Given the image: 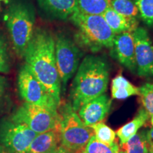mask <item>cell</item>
I'll use <instances>...</instances> for the list:
<instances>
[{"label": "cell", "instance_id": "obj_1", "mask_svg": "<svg viewBox=\"0 0 153 153\" xmlns=\"http://www.w3.org/2000/svg\"><path fill=\"white\" fill-rule=\"evenodd\" d=\"M24 58L25 65L60 105L62 87L55 62L53 34L45 28H36Z\"/></svg>", "mask_w": 153, "mask_h": 153}, {"label": "cell", "instance_id": "obj_2", "mask_svg": "<svg viewBox=\"0 0 153 153\" xmlns=\"http://www.w3.org/2000/svg\"><path fill=\"white\" fill-rule=\"evenodd\" d=\"M110 68L103 57L89 55L78 67L70 89V104L77 111L82 105L106 92Z\"/></svg>", "mask_w": 153, "mask_h": 153}, {"label": "cell", "instance_id": "obj_3", "mask_svg": "<svg viewBox=\"0 0 153 153\" xmlns=\"http://www.w3.org/2000/svg\"><path fill=\"white\" fill-rule=\"evenodd\" d=\"M4 19L15 53L24 57L36 29L34 7L26 0H14L7 7Z\"/></svg>", "mask_w": 153, "mask_h": 153}, {"label": "cell", "instance_id": "obj_4", "mask_svg": "<svg viewBox=\"0 0 153 153\" xmlns=\"http://www.w3.org/2000/svg\"><path fill=\"white\" fill-rule=\"evenodd\" d=\"M69 20L77 28L76 36L79 47L92 53L103 48L111 49L116 36L102 15L87 14L76 10Z\"/></svg>", "mask_w": 153, "mask_h": 153}, {"label": "cell", "instance_id": "obj_5", "mask_svg": "<svg viewBox=\"0 0 153 153\" xmlns=\"http://www.w3.org/2000/svg\"><path fill=\"white\" fill-rule=\"evenodd\" d=\"M58 112L60 144L72 152L80 153L94 135L92 128L85 125L70 102L61 106Z\"/></svg>", "mask_w": 153, "mask_h": 153}, {"label": "cell", "instance_id": "obj_6", "mask_svg": "<svg viewBox=\"0 0 153 153\" xmlns=\"http://www.w3.org/2000/svg\"><path fill=\"white\" fill-rule=\"evenodd\" d=\"M55 39V57L63 93L68 82L77 70L82 53L72 38L64 33H57Z\"/></svg>", "mask_w": 153, "mask_h": 153}, {"label": "cell", "instance_id": "obj_7", "mask_svg": "<svg viewBox=\"0 0 153 153\" xmlns=\"http://www.w3.org/2000/svg\"><path fill=\"white\" fill-rule=\"evenodd\" d=\"M11 117L24 123L37 134L59 128L60 114L58 110L23 103Z\"/></svg>", "mask_w": 153, "mask_h": 153}, {"label": "cell", "instance_id": "obj_8", "mask_svg": "<svg viewBox=\"0 0 153 153\" xmlns=\"http://www.w3.org/2000/svg\"><path fill=\"white\" fill-rule=\"evenodd\" d=\"M17 82L19 94L24 103L58 110L60 105L25 64L19 70Z\"/></svg>", "mask_w": 153, "mask_h": 153}, {"label": "cell", "instance_id": "obj_9", "mask_svg": "<svg viewBox=\"0 0 153 153\" xmlns=\"http://www.w3.org/2000/svg\"><path fill=\"white\" fill-rule=\"evenodd\" d=\"M38 134L11 116L0 121V145L11 153H26Z\"/></svg>", "mask_w": 153, "mask_h": 153}, {"label": "cell", "instance_id": "obj_10", "mask_svg": "<svg viewBox=\"0 0 153 153\" xmlns=\"http://www.w3.org/2000/svg\"><path fill=\"white\" fill-rule=\"evenodd\" d=\"M133 35L136 73L142 77H153V44L148 30L137 27Z\"/></svg>", "mask_w": 153, "mask_h": 153}, {"label": "cell", "instance_id": "obj_11", "mask_svg": "<svg viewBox=\"0 0 153 153\" xmlns=\"http://www.w3.org/2000/svg\"><path fill=\"white\" fill-rule=\"evenodd\" d=\"M111 56L121 65L133 73H136L135 44L133 32L116 34L111 48Z\"/></svg>", "mask_w": 153, "mask_h": 153}, {"label": "cell", "instance_id": "obj_12", "mask_svg": "<svg viewBox=\"0 0 153 153\" xmlns=\"http://www.w3.org/2000/svg\"><path fill=\"white\" fill-rule=\"evenodd\" d=\"M111 106V99L104 94L82 105L77 114L85 125L89 127L104 120L109 113Z\"/></svg>", "mask_w": 153, "mask_h": 153}, {"label": "cell", "instance_id": "obj_13", "mask_svg": "<svg viewBox=\"0 0 153 153\" xmlns=\"http://www.w3.org/2000/svg\"><path fill=\"white\" fill-rule=\"evenodd\" d=\"M38 5L53 18L67 20L77 10V0H37Z\"/></svg>", "mask_w": 153, "mask_h": 153}, {"label": "cell", "instance_id": "obj_14", "mask_svg": "<svg viewBox=\"0 0 153 153\" xmlns=\"http://www.w3.org/2000/svg\"><path fill=\"white\" fill-rule=\"evenodd\" d=\"M60 145L59 128L38 134L26 153H47Z\"/></svg>", "mask_w": 153, "mask_h": 153}, {"label": "cell", "instance_id": "obj_15", "mask_svg": "<svg viewBox=\"0 0 153 153\" xmlns=\"http://www.w3.org/2000/svg\"><path fill=\"white\" fill-rule=\"evenodd\" d=\"M102 16L116 35L123 32H133L138 27V21L122 16L115 11L111 7L105 11Z\"/></svg>", "mask_w": 153, "mask_h": 153}, {"label": "cell", "instance_id": "obj_16", "mask_svg": "<svg viewBox=\"0 0 153 153\" xmlns=\"http://www.w3.org/2000/svg\"><path fill=\"white\" fill-rule=\"evenodd\" d=\"M149 117L150 115L146 110L145 108H140L131 121L120 127L116 132V135L120 140V145L125 144L130 138L135 135L140 128L147 123Z\"/></svg>", "mask_w": 153, "mask_h": 153}, {"label": "cell", "instance_id": "obj_17", "mask_svg": "<svg viewBox=\"0 0 153 153\" xmlns=\"http://www.w3.org/2000/svg\"><path fill=\"white\" fill-rule=\"evenodd\" d=\"M111 95L113 99H126L132 96H139L140 89L120 74L112 80Z\"/></svg>", "mask_w": 153, "mask_h": 153}, {"label": "cell", "instance_id": "obj_18", "mask_svg": "<svg viewBox=\"0 0 153 153\" xmlns=\"http://www.w3.org/2000/svg\"><path fill=\"white\" fill-rule=\"evenodd\" d=\"M149 143L147 131L137 132L135 135L121 145L123 151L126 153H148Z\"/></svg>", "mask_w": 153, "mask_h": 153}, {"label": "cell", "instance_id": "obj_19", "mask_svg": "<svg viewBox=\"0 0 153 153\" xmlns=\"http://www.w3.org/2000/svg\"><path fill=\"white\" fill-rule=\"evenodd\" d=\"M110 7V0H77V10L87 14L102 15Z\"/></svg>", "mask_w": 153, "mask_h": 153}, {"label": "cell", "instance_id": "obj_20", "mask_svg": "<svg viewBox=\"0 0 153 153\" xmlns=\"http://www.w3.org/2000/svg\"><path fill=\"white\" fill-rule=\"evenodd\" d=\"M110 7L128 19L137 20L140 18L138 9L133 0H110Z\"/></svg>", "mask_w": 153, "mask_h": 153}, {"label": "cell", "instance_id": "obj_21", "mask_svg": "<svg viewBox=\"0 0 153 153\" xmlns=\"http://www.w3.org/2000/svg\"><path fill=\"white\" fill-rule=\"evenodd\" d=\"M119 152L120 147L117 142L115 141L110 145H106L99 142L93 135L80 153H119Z\"/></svg>", "mask_w": 153, "mask_h": 153}, {"label": "cell", "instance_id": "obj_22", "mask_svg": "<svg viewBox=\"0 0 153 153\" xmlns=\"http://www.w3.org/2000/svg\"><path fill=\"white\" fill-rule=\"evenodd\" d=\"M89 127L91 128L96 137L99 142L106 145H112L116 140V133L104 122H99Z\"/></svg>", "mask_w": 153, "mask_h": 153}, {"label": "cell", "instance_id": "obj_23", "mask_svg": "<svg viewBox=\"0 0 153 153\" xmlns=\"http://www.w3.org/2000/svg\"><path fill=\"white\" fill-rule=\"evenodd\" d=\"M140 89V101L150 116H153V83L146 82Z\"/></svg>", "mask_w": 153, "mask_h": 153}, {"label": "cell", "instance_id": "obj_24", "mask_svg": "<svg viewBox=\"0 0 153 153\" xmlns=\"http://www.w3.org/2000/svg\"><path fill=\"white\" fill-rule=\"evenodd\" d=\"M140 18L148 26H153V0H133Z\"/></svg>", "mask_w": 153, "mask_h": 153}, {"label": "cell", "instance_id": "obj_25", "mask_svg": "<svg viewBox=\"0 0 153 153\" xmlns=\"http://www.w3.org/2000/svg\"><path fill=\"white\" fill-rule=\"evenodd\" d=\"M8 45L4 38L0 34V73L7 74L11 70Z\"/></svg>", "mask_w": 153, "mask_h": 153}, {"label": "cell", "instance_id": "obj_26", "mask_svg": "<svg viewBox=\"0 0 153 153\" xmlns=\"http://www.w3.org/2000/svg\"><path fill=\"white\" fill-rule=\"evenodd\" d=\"M7 88V79L5 76L0 75V106L4 99Z\"/></svg>", "mask_w": 153, "mask_h": 153}, {"label": "cell", "instance_id": "obj_27", "mask_svg": "<svg viewBox=\"0 0 153 153\" xmlns=\"http://www.w3.org/2000/svg\"><path fill=\"white\" fill-rule=\"evenodd\" d=\"M47 153H73L71 151H70L68 149L63 147L62 145H60L58 147H57L56 148L54 149V150L50 151V152Z\"/></svg>", "mask_w": 153, "mask_h": 153}, {"label": "cell", "instance_id": "obj_28", "mask_svg": "<svg viewBox=\"0 0 153 153\" xmlns=\"http://www.w3.org/2000/svg\"><path fill=\"white\" fill-rule=\"evenodd\" d=\"M147 136H148V143H153V128L147 131Z\"/></svg>", "mask_w": 153, "mask_h": 153}, {"label": "cell", "instance_id": "obj_29", "mask_svg": "<svg viewBox=\"0 0 153 153\" xmlns=\"http://www.w3.org/2000/svg\"><path fill=\"white\" fill-rule=\"evenodd\" d=\"M0 153H11L8 150H7L4 147L0 145Z\"/></svg>", "mask_w": 153, "mask_h": 153}, {"label": "cell", "instance_id": "obj_30", "mask_svg": "<svg viewBox=\"0 0 153 153\" xmlns=\"http://www.w3.org/2000/svg\"><path fill=\"white\" fill-rule=\"evenodd\" d=\"M148 153H153V143H149Z\"/></svg>", "mask_w": 153, "mask_h": 153}, {"label": "cell", "instance_id": "obj_31", "mask_svg": "<svg viewBox=\"0 0 153 153\" xmlns=\"http://www.w3.org/2000/svg\"><path fill=\"white\" fill-rule=\"evenodd\" d=\"M0 1H3V2H4V3H6V4H7V3H9V0H0Z\"/></svg>", "mask_w": 153, "mask_h": 153}, {"label": "cell", "instance_id": "obj_32", "mask_svg": "<svg viewBox=\"0 0 153 153\" xmlns=\"http://www.w3.org/2000/svg\"><path fill=\"white\" fill-rule=\"evenodd\" d=\"M151 124H152V126L153 127V116H151Z\"/></svg>", "mask_w": 153, "mask_h": 153}, {"label": "cell", "instance_id": "obj_33", "mask_svg": "<svg viewBox=\"0 0 153 153\" xmlns=\"http://www.w3.org/2000/svg\"><path fill=\"white\" fill-rule=\"evenodd\" d=\"M119 153H126V152H124V151H123V150H121V151H120Z\"/></svg>", "mask_w": 153, "mask_h": 153}]
</instances>
